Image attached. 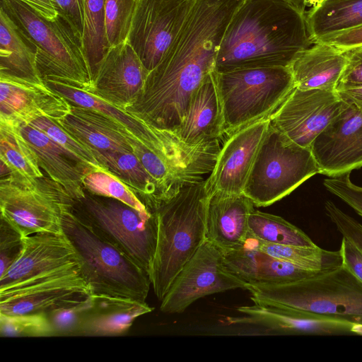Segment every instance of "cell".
Returning a JSON list of instances; mask_svg holds the SVG:
<instances>
[{"mask_svg": "<svg viewBox=\"0 0 362 362\" xmlns=\"http://www.w3.org/2000/svg\"><path fill=\"white\" fill-rule=\"evenodd\" d=\"M45 82L71 104L92 108L115 121L148 148L153 145L160 133V129L90 92L56 80H46Z\"/></svg>", "mask_w": 362, "mask_h": 362, "instance_id": "28", "label": "cell"}, {"mask_svg": "<svg viewBox=\"0 0 362 362\" xmlns=\"http://www.w3.org/2000/svg\"><path fill=\"white\" fill-rule=\"evenodd\" d=\"M72 200L63 186L45 175L32 182L16 181L9 175L1 177V217L24 237L62 233L63 212Z\"/></svg>", "mask_w": 362, "mask_h": 362, "instance_id": "9", "label": "cell"}, {"mask_svg": "<svg viewBox=\"0 0 362 362\" xmlns=\"http://www.w3.org/2000/svg\"><path fill=\"white\" fill-rule=\"evenodd\" d=\"M1 177L19 182L43 177L36 156L17 126L0 122Z\"/></svg>", "mask_w": 362, "mask_h": 362, "instance_id": "31", "label": "cell"}, {"mask_svg": "<svg viewBox=\"0 0 362 362\" xmlns=\"http://www.w3.org/2000/svg\"><path fill=\"white\" fill-rule=\"evenodd\" d=\"M351 332V334L362 336V323L353 324Z\"/></svg>", "mask_w": 362, "mask_h": 362, "instance_id": "50", "label": "cell"}, {"mask_svg": "<svg viewBox=\"0 0 362 362\" xmlns=\"http://www.w3.org/2000/svg\"><path fill=\"white\" fill-rule=\"evenodd\" d=\"M138 0H105V30L110 47L127 40Z\"/></svg>", "mask_w": 362, "mask_h": 362, "instance_id": "37", "label": "cell"}, {"mask_svg": "<svg viewBox=\"0 0 362 362\" xmlns=\"http://www.w3.org/2000/svg\"><path fill=\"white\" fill-rule=\"evenodd\" d=\"M90 286L75 262L0 288V313H47L88 298Z\"/></svg>", "mask_w": 362, "mask_h": 362, "instance_id": "10", "label": "cell"}, {"mask_svg": "<svg viewBox=\"0 0 362 362\" xmlns=\"http://www.w3.org/2000/svg\"><path fill=\"white\" fill-rule=\"evenodd\" d=\"M82 182L83 188L93 194L117 199L144 214L153 212L129 186L105 170L88 172L84 175Z\"/></svg>", "mask_w": 362, "mask_h": 362, "instance_id": "35", "label": "cell"}, {"mask_svg": "<svg viewBox=\"0 0 362 362\" xmlns=\"http://www.w3.org/2000/svg\"><path fill=\"white\" fill-rule=\"evenodd\" d=\"M257 247L267 254L297 267L317 272H330L342 266L341 249L326 250L316 247H302L264 243L256 240Z\"/></svg>", "mask_w": 362, "mask_h": 362, "instance_id": "33", "label": "cell"}, {"mask_svg": "<svg viewBox=\"0 0 362 362\" xmlns=\"http://www.w3.org/2000/svg\"><path fill=\"white\" fill-rule=\"evenodd\" d=\"M93 304L94 298L91 294L83 301L45 313L54 336H78L82 324Z\"/></svg>", "mask_w": 362, "mask_h": 362, "instance_id": "39", "label": "cell"}, {"mask_svg": "<svg viewBox=\"0 0 362 362\" xmlns=\"http://www.w3.org/2000/svg\"><path fill=\"white\" fill-rule=\"evenodd\" d=\"M71 103L45 82H35L0 73V122L28 124L40 117H64Z\"/></svg>", "mask_w": 362, "mask_h": 362, "instance_id": "16", "label": "cell"}, {"mask_svg": "<svg viewBox=\"0 0 362 362\" xmlns=\"http://www.w3.org/2000/svg\"><path fill=\"white\" fill-rule=\"evenodd\" d=\"M254 206L243 194L214 193L209 196L206 240L223 252L242 247L249 236L248 218Z\"/></svg>", "mask_w": 362, "mask_h": 362, "instance_id": "21", "label": "cell"}, {"mask_svg": "<svg viewBox=\"0 0 362 362\" xmlns=\"http://www.w3.org/2000/svg\"><path fill=\"white\" fill-rule=\"evenodd\" d=\"M194 1H137L127 41L148 72L160 63L177 38Z\"/></svg>", "mask_w": 362, "mask_h": 362, "instance_id": "11", "label": "cell"}, {"mask_svg": "<svg viewBox=\"0 0 362 362\" xmlns=\"http://www.w3.org/2000/svg\"><path fill=\"white\" fill-rule=\"evenodd\" d=\"M270 117L255 122L226 136L214 167L205 180L209 196L241 194L267 133Z\"/></svg>", "mask_w": 362, "mask_h": 362, "instance_id": "14", "label": "cell"}, {"mask_svg": "<svg viewBox=\"0 0 362 362\" xmlns=\"http://www.w3.org/2000/svg\"><path fill=\"white\" fill-rule=\"evenodd\" d=\"M28 124L42 132L61 147L76 157L90 170H103L93 153L64 129L55 119L40 117Z\"/></svg>", "mask_w": 362, "mask_h": 362, "instance_id": "36", "label": "cell"}, {"mask_svg": "<svg viewBox=\"0 0 362 362\" xmlns=\"http://www.w3.org/2000/svg\"><path fill=\"white\" fill-rule=\"evenodd\" d=\"M296 6L300 11L305 13V8L310 4H313V0H286Z\"/></svg>", "mask_w": 362, "mask_h": 362, "instance_id": "49", "label": "cell"}, {"mask_svg": "<svg viewBox=\"0 0 362 362\" xmlns=\"http://www.w3.org/2000/svg\"><path fill=\"white\" fill-rule=\"evenodd\" d=\"M351 172L329 177L324 180L325 188L340 198L362 216V187L354 184L350 178Z\"/></svg>", "mask_w": 362, "mask_h": 362, "instance_id": "41", "label": "cell"}, {"mask_svg": "<svg viewBox=\"0 0 362 362\" xmlns=\"http://www.w3.org/2000/svg\"><path fill=\"white\" fill-rule=\"evenodd\" d=\"M0 73L45 82L36 60V48L6 10L0 8Z\"/></svg>", "mask_w": 362, "mask_h": 362, "instance_id": "27", "label": "cell"}, {"mask_svg": "<svg viewBox=\"0 0 362 362\" xmlns=\"http://www.w3.org/2000/svg\"><path fill=\"white\" fill-rule=\"evenodd\" d=\"M236 288L245 289V284L228 269L223 252L206 240L177 275L160 309L181 313L201 298Z\"/></svg>", "mask_w": 362, "mask_h": 362, "instance_id": "12", "label": "cell"}, {"mask_svg": "<svg viewBox=\"0 0 362 362\" xmlns=\"http://www.w3.org/2000/svg\"><path fill=\"white\" fill-rule=\"evenodd\" d=\"M346 57L347 62L337 89L362 86V47L346 50Z\"/></svg>", "mask_w": 362, "mask_h": 362, "instance_id": "44", "label": "cell"}, {"mask_svg": "<svg viewBox=\"0 0 362 362\" xmlns=\"http://www.w3.org/2000/svg\"><path fill=\"white\" fill-rule=\"evenodd\" d=\"M305 13L286 0H244L232 16L214 71L288 67L313 45Z\"/></svg>", "mask_w": 362, "mask_h": 362, "instance_id": "1", "label": "cell"}, {"mask_svg": "<svg viewBox=\"0 0 362 362\" xmlns=\"http://www.w3.org/2000/svg\"><path fill=\"white\" fill-rule=\"evenodd\" d=\"M71 210L150 276L158 233L155 211L144 214L120 200L86 189L73 199Z\"/></svg>", "mask_w": 362, "mask_h": 362, "instance_id": "6", "label": "cell"}, {"mask_svg": "<svg viewBox=\"0 0 362 362\" xmlns=\"http://www.w3.org/2000/svg\"><path fill=\"white\" fill-rule=\"evenodd\" d=\"M58 14L71 26L82 45L83 33V0H51Z\"/></svg>", "mask_w": 362, "mask_h": 362, "instance_id": "43", "label": "cell"}, {"mask_svg": "<svg viewBox=\"0 0 362 362\" xmlns=\"http://www.w3.org/2000/svg\"><path fill=\"white\" fill-rule=\"evenodd\" d=\"M346 62V51L317 42L300 52L289 67L295 87L336 90Z\"/></svg>", "mask_w": 362, "mask_h": 362, "instance_id": "25", "label": "cell"}, {"mask_svg": "<svg viewBox=\"0 0 362 362\" xmlns=\"http://www.w3.org/2000/svg\"><path fill=\"white\" fill-rule=\"evenodd\" d=\"M313 43L362 25V0H317L305 12Z\"/></svg>", "mask_w": 362, "mask_h": 362, "instance_id": "30", "label": "cell"}, {"mask_svg": "<svg viewBox=\"0 0 362 362\" xmlns=\"http://www.w3.org/2000/svg\"><path fill=\"white\" fill-rule=\"evenodd\" d=\"M0 336L51 337L53 330L45 313L6 315L0 313Z\"/></svg>", "mask_w": 362, "mask_h": 362, "instance_id": "38", "label": "cell"}, {"mask_svg": "<svg viewBox=\"0 0 362 362\" xmlns=\"http://www.w3.org/2000/svg\"><path fill=\"white\" fill-rule=\"evenodd\" d=\"M186 143L200 145L224 139V119L214 71L193 93L176 132Z\"/></svg>", "mask_w": 362, "mask_h": 362, "instance_id": "22", "label": "cell"}, {"mask_svg": "<svg viewBox=\"0 0 362 362\" xmlns=\"http://www.w3.org/2000/svg\"><path fill=\"white\" fill-rule=\"evenodd\" d=\"M325 210L342 237L351 241L362 253V225L332 201L328 200L325 203Z\"/></svg>", "mask_w": 362, "mask_h": 362, "instance_id": "42", "label": "cell"}, {"mask_svg": "<svg viewBox=\"0 0 362 362\" xmlns=\"http://www.w3.org/2000/svg\"><path fill=\"white\" fill-rule=\"evenodd\" d=\"M223 255L228 269L245 284H286L327 272L305 269L274 257L261 250L250 235L242 247Z\"/></svg>", "mask_w": 362, "mask_h": 362, "instance_id": "20", "label": "cell"}, {"mask_svg": "<svg viewBox=\"0 0 362 362\" xmlns=\"http://www.w3.org/2000/svg\"><path fill=\"white\" fill-rule=\"evenodd\" d=\"M340 98L362 113V86L341 87L336 90Z\"/></svg>", "mask_w": 362, "mask_h": 362, "instance_id": "48", "label": "cell"}, {"mask_svg": "<svg viewBox=\"0 0 362 362\" xmlns=\"http://www.w3.org/2000/svg\"><path fill=\"white\" fill-rule=\"evenodd\" d=\"M148 74L133 47L126 41L109 48L89 92L125 110L141 95Z\"/></svg>", "mask_w": 362, "mask_h": 362, "instance_id": "17", "label": "cell"}, {"mask_svg": "<svg viewBox=\"0 0 362 362\" xmlns=\"http://www.w3.org/2000/svg\"><path fill=\"white\" fill-rule=\"evenodd\" d=\"M105 0H83L82 48L93 78L110 46L105 30Z\"/></svg>", "mask_w": 362, "mask_h": 362, "instance_id": "34", "label": "cell"}, {"mask_svg": "<svg viewBox=\"0 0 362 362\" xmlns=\"http://www.w3.org/2000/svg\"><path fill=\"white\" fill-rule=\"evenodd\" d=\"M71 206L63 212L62 228L78 254L91 294L146 302L148 273L76 216Z\"/></svg>", "mask_w": 362, "mask_h": 362, "instance_id": "3", "label": "cell"}, {"mask_svg": "<svg viewBox=\"0 0 362 362\" xmlns=\"http://www.w3.org/2000/svg\"><path fill=\"white\" fill-rule=\"evenodd\" d=\"M320 173L310 148L298 145L270 122L243 190L256 206H267Z\"/></svg>", "mask_w": 362, "mask_h": 362, "instance_id": "8", "label": "cell"}, {"mask_svg": "<svg viewBox=\"0 0 362 362\" xmlns=\"http://www.w3.org/2000/svg\"><path fill=\"white\" fill-rule=\"evenodd\" d=\"M317 42L329 43L344 51L362 47V25L326 36Z\"/></svg>", "mask_w": 362, "mask_h": 362, "instance_id": "45", "label": "cell"}, {"mask_svg": "<svg viewBox=\"0 0 362 362\" xmlns=\"http://www.w3.org/2000/svg\"><path fill=\"white\" fill-rule=\"evenodd\" d=\"M344 104L336 90L294 87L272 115L270 122L294 143L311 148L316 137L341 112Z\"/></svg>", "mask_w": 362, "mask_h": 362, "instance_id": "13", "label": "cell"}, {"mask_svg": "<svg viewBox=\"0 0 362 362\" xmlns=\"http://www.w3.org/2000/svg\"><path fill=\"white\" fill-rule=\"evenodd\" d=\"M31 9L35 11L38 15L48 21H54L58 16L51 0H18Z\"/></svg>", "mask_w": 362, "mask_h": 362, "instance_id": "47", "label": "cell"}, {"mask_svg": "<svg viewBox=\"0 0 362 362\" xmlns=\"http://www.w3.org/2000/svg\"><path fill=\"white\" fill-rule=\"evenodd\" d=\"M17 127L47 176L63 186L73 199L82 195L83 178L91 170L37 128L30 124Z\"/></svg>", "mask_w": 362, "mask_h": 362, "instance_id": "24", "label": "cell"}, {"mask_svg": "<svg viewBox=\"0 0 362 362\" xmlns=\"http://www.w3.org/2000/svg\"><path fill=\"white\" fill-rule=\"evenodd\" d=\"M208 199L204 180L182 188L155 210L158 233L150 279L160 301L185 264L206 240Z\"/></svg>", "mask_w": 362, "mask_h": 362, "instance_id": "2", "label": "cell"}, {"mask_svg": "<svg viewBox=\"0 0 362 362\" xmlns=\"http://www.w3.org/2000/svg\"><path fill=\"white\" fill-rule=\"evenodd\" d=\"M340 249L344 264L362 281V253L351 241L344 237Z\"/></svg>", "mask_w": 362, "mask_h": 362, "instance_id": "46", "label": "cell"}, {"mask_svg": "<svg viewBox=\"0 0 362 362\" xmlns=\"http://www.w3.org/2000/svg\"><path fill=\"white\" fill-rule=\"evenodd\" d=\"M19 257L0 277V288L72 262H80L72 244L62 233H38L23 238Z\"/></svg>", "mask_w": 362, "mask_h": 362, "instance_id": "19", "label": "cell"}, {"mask_svg": "<svg viewBox=\"0 0 362 362\" xmlns=\"http://www.w3.org/2000/svg\"><path fill=\"white\" fill-rule=\"evenodd\" d=\"M253 303L286 306L362 323V281L344 264L330 272L279 284H245Z\"/></svg>", "mask_w": 362, "mask_h": 362, "instance_id": "4", "label": "cell"}, {"mask_svg": "<svg viewBox=\"0 0 362 362\" xmlns=\"http://www.w3.org/2000/svg\"><path fill=\"white\" fill-rule=\"evenodd\" d=\"M56 121L93 154L100 151L133 152L129 138L134 136L95 110L71 104L69 112Z\"/></svg>", "mask_w": 362, "mask_h": 362, "instance_id": "23", "label": "cell"}, {"mask_svg": "<svg viewBox=\"0 0 362 362\" xmlns=\"http://www.w3.org/2000/svg\"><path fill=\"white\" fill-rule=\"evenodd\" d=\"M2 6L36 48L37 65L44 81L56 80L89 92L93 77L82 45L69 24L58 15L48 21L18 0Z\"/></svg>", "mask_w": 362, "mask_h": 362, "instance_id": "5", "label": "cell"}, {"mask_svg": "<svg viewBox=\"0 0 362 362\" xmlns=\"http://www.w3.org/2000/svg\"><path fill=\"white\" fill-rule=\"evenodd\" d=\"M93 296V306L82 324L79 336L125 334L136 319L153 310L146 302L131 298Z\"/></svg>", "mask_w": 362, "mask_h": 362, "instance_id": "26", "label": "cell"}, {"mask_svg": "<svg viewBox=\"0 0 362 362\" xmlns=\"http://www.w3.org/2000/svg\"><path fill=\"white\" fill-rule=\"evenodd\" d=\"M103 170L129 186L154 211L163 200L158 185L133 152L100 151L93 153Z\"/></svg>", "mask_w": 362, "mask_h": 362, "instance_id": "29", "label": "cell"}, {"mask_svg": "<svg viewBox=\"0 0 362 362\" xmlns=\"http://www.w3.org/2000/svg\"><path fill=\"white\" fill-rule=\"evenodd\" d=\"M215 75L223 110L224 138L270 117L295 87L289 66L243 69L215 72Z\"/></svg>", "mask_w": 362, "mask_h": 362, "instance_id": "7", "label": "cell"}, {"mask_svg": "<svg viewBox=\"0 0 362 362\" xmlns=\"http://www.w3.org/2000/svg\"><path fill=\"white\" fill-rule=\"evenodd\" d=\"M310 149L320 174L335 177L362 167V113L344 102Z\"/></svg>", "mask_w": 362, "mask_h": 362, "instance_id": "15", "label": "cell"}, {"mask_svg": "<svg viewBox=\"0 0 362 362\" xmlns=\"http://www.w3.org/2000/svg\"><path fill=\"white\" fill-rule=\"evenodd\" d=\"M248 229L251 237L267 243L317 246L305 233L282 217L255 209L249 216Z\"/></svg>", "mask_w": 362, "mask_h": 362, "instance_id": "32", "label": "cell"}, {"mask_svg": "<svg viewBox=\"0 0 362 362\" xmlns=\"http://www.w3.org/2000/svg\"><path fill=\"white\" fill-rule=\"evenodd\" d=\"M239 307L242 317H228L232 325H250L281 334L339 335L351 334L353 323L303 310L253 303Z\"/></svg>", "mask_w": 362, "mask_h": 362, "instance_id": "18", "label": "cell"}, {"mask_svg": "<svg viewBox=\"0 0 362 362\" xmlns=\"http://www.w3.org/2000/svg\"><path fill=\"white\" fill-rule=\"evenodd\" d=\"M24 236L1 217L0 277L3 276L19 257L23 247Z\"/></svg>", "mask_w": 362, "mask_h": 362, "instance_id": "40", "label": "cell"}]
</instances>
